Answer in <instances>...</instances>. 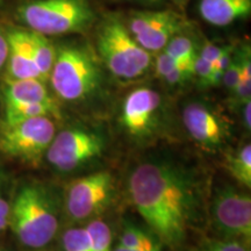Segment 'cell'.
<instances>
[{"instance_id":"cell-34","label":"cell","mask_w":251,"mask_h":251,"mask_svg":"<svg viewBox=\"0 0 251 251\" xmlns=\"http://www.w3.org/2000/svg\"><path fill=\"white\" fill-rule=\"evenodd\" d=\"M0 251H2V250H1V249H0Z\"/></svg>"},{"instance_id":"cell-20","label":"cell","mask_w":251,"mask_h":251,"mask_svg":"<svg viewBox=\"0 0 251 251\" xmlns=\"http://www.w3.org/2000/svg\"><path fill=\"white\" fill-rule=\"evenodd\" d=\"M164 51L180 62H194L198 55L193 41L190 37L178 35V34L169 41Z\"/></svg>"},{"instance_id":"cell-18","label":"cell","mask_w":251,"mask_h":251,"mask_svg":"<svg viewBox=\"0 0 251 251\" xmlns=\"http://www.w3.org/2000/svg\"><path fill=\"white\" fill-rule=\"evenodd\" d=\"M119 244L131 251H162L161 243L152 235L133 225L125 226Z\"/></svg>"},{"instance_id":"cell-25","label":"cell","mask_w":251,"mask_h":251,"mask_svg":"<svg viewBox=\"0 0 251 251\" xmlns=\"http://www.w3.org/2000/svg\"><path fill=\"white\" fill-rule=\"evenodd\" d=\"M212 74L213 65L198 54L193 65V76H197L200 84L207 87L212 86Z\"/></svg>"},{"instance_id":"cell-33","label":"cell","mask_w":251,"mask_h":251,"mask_svg":"<svg viewBox=\"0 0 251 251\" xmlns=\"http://www.w3.org/2000/svg\"><path fill=\"white\" fill-rule=\"evenodd\" d=\"M151 1H157V0H151Z\"/></svg>"},{"instance_id":"cell-3","label":"cell","mask_w":251,"mask_h":251,"mask_svg":"<svg viewBox=\"0 0 251 251\" xmlns=\"http://www.w3.org/2000/svg\"><path fill=\"white\" fill-rule=\"evenodd\" d=\"M99 56L112 75L120 79H136L151 64V54L141 47L126 25L119 19H108L97 34Z\"/></svg>"},{"instance_id":"cell-2","label":"cell","mask_w":251,"mask_h":251,"mask_svg":"<svg viewBox=\"0 0 251 251\" xmlns=\"http://www.w3.org/2000/svg\"><path fill=\"white\" fill-rule=\"evenodd\" d=\"M8 224L19 242L31 249H41L57 234L58 218L54 200L42 186L21 187L9 207Z\"/></svg>"},{"instance_id":"cell-29","label":"cell","mask_w":251,"mask_h":251,"mask_svg":"<svg viewBox=\"0 0 251 251\" xmlns=\"http://www.w3.org/2000/svg\"><path fill=\"white\" fill-rule=\"evenodd\" d=\"M9 220V205L0 193V231L6 228Z\"/></svg>"},{"instance_id":"cell-16","label":"cell","mask_w":251,"mask_h":251,"mask_svg":"<svg viewBox=\"0 0 251 251\" xmlns=\"http://www.w3.org/2000/svg\"><path fill=\"white\" fill-rule=\"evenodd\" d=\"M177 17H179V14L171 11L136 12L130 17L127 28L131 35L137 37L157 29L162 25L170 23Z\"/></svg>"},{"instance_id":"cell-28","label":"cell","mask_w":251,"mask_h":251,"mask_svg":"<svg viewBox=\"0 0 251 251\" xmlns=\"http://www.w3.org/2000/svg\"><path fill=\"white\" fill-rule=\"evenodd\" d=\"M225 47H218L215 45H213L211 42H206V45L202 47L201 51L198 52L203 59H206L207 62H209L214 67V64L218 61L220 56H221L222 51H224Z\"/></svg>"},{"instance_id":"cell-22","label":"cell","mask_w":251,"mask_h":251,"mask_svg":"<svg viewBox=\"0 0 251 251\" xmlns=\"http://www.w3.org/2000/svg\"><path fill=\"white\" fill-rule=\"evenodd\" d=\"M64 251H93L86 228L68 229L63 235Z\"/></svg>"},{"instance_id":"cell-13","label":"cell","mask_w":251,"mask_h":251,"mask_svg":"<svg viewBox=\"0 0 251 251\" xmlns=\"http://www.w3.org/2000/svg\"><path fill=\"white\" fill-rule=\"evenodd\" d=\"M199 13L206 23L225 27L251 13V0H201Z\"/></svg>"},{"instance_id":"cell-21","label":"cell","mask_w":251,"mask_h":251,"mask_svg":"<svg viewBox=\"0 0 251 251\" xmlns=\"http://www.w3.org/2000/svg\"><path fill=\"white\" fill-rule=\"evenodd\" d=\"M85 228L93 251H112V231L105 221L94 219Z\"/></svg>"},{"instance_id":"cell-8","label":"cell","mask_w":251,"mask_h":251,"mask_svg":"<svg viewBox=\"0 0 251 251\" xmlns=\"http://www.w3.org/2000/svg\"><path fill=\"white\" fill-rule=\"evenodd\" d=\"M212 219L226 240L247 241L251 237V198L242 190L219 187L212 201Z\"/></svg>"},{"instance_id":"cell-26","label":"cell","mask_w":251,"mask_h":251,"mask_svg":"<svg viewBox=\"0 0 251 251\" xmlns=\"http://www.w3.org/2000/svg\"><path fill=\"white\" fill-rule=\"evenodd\" d=\"M179 61L171 57L170 55L166 54L164 50H162L161 52H158V55L156 57V74L161 78L165 77L169 72H171L174 69L177 68L179 65Z\"/></svg>"},{"instance_id":"cell-9","label":"cell","mask_w":251,"mask_h":251,"mask_svg":"<svg viewBox=\"0 0 251 251\" xmlns=\"http://www.w3.org/2000/svg\"><path fill=\"white\" fill-rule=\"evenodd\" d=\"M113 197V178L107 171H99L78 178L68 186L65 208L75 221H81L101 213Z\"/></svg>"},{"instance_id":"cell-5","label":"cell","mask_w":251,"mask_h":251,"mask_svg":"<svg viewBox=\"0 0 251 251\" xmlns=\"http://www.w3.org/2000/svg\"><path fill=\"white\" fill-rule=\"evenodd\" d=\"M19 15L31 30L43 35L81 31L94 20L86 0H36L21 6Z\"/></svg>"},{"instance_id":"cell-17","label":"cell","mask_w":251,"mask_h":251,"mask_svg":"<svg viewBox=\"0 0 251 251\" xmlns=\"http://www.w3.org/2000/svg\"><path fill=\"white\" fill-rule=\"evenodd\" d=\"M58 107L54 103H26V105L6 106V126H13L29 119L57 115Z\"/></svg>"},{"instance_id":"cell-19","label":"cell","mask_w":251,"mask_h":251,"mask_svg":"<svg viewBox=\"0 0 251 251\" xmlns=\"http://www.w3.org/2000/svg\"><path fill=\"white\" fill-rule=\"evenodd\" d=\"M227 168L238 183L251 187V146L244 144L236 152L228 157Z\"/></svg>"},{"instance_id":"cell-27","label":"cell","mask_w":251,"mask_h":251,"mask_svg":"<svg viewBox=\"0 0 251 251\" xmlns=\"http://www.w3.org/2000/svg\"><path fill=\"white\" fill-rule=\"evenodd\" d=\"M234 101L238 105H244L251 101V77H241L240 83L233 92Z\"/></svg>"},{"instance_id":"cell-6","label":"cell","mask_w":251,"mask_h":251,"mask_svg":"<svg viewBox=\"0 0 251 251\" xmlns=\"http://www.w3.org/2000/svg\"><path fill=\"white\" fill-rule=\"evenodd\" d=\"M56 134L54 121L41 117L6 126L0 136V149L8 156L36 164L46 155Z\"/></svg>"},{"instance_id":"cell-23","label":"cell","mask_w":251,"mask_h":251,"mask_svg":"<svg viewBox=\"0 0 251 251\" xmlns=\"http://www.w3.org/2000/svg\"><path fill=\"white\" fill-rule=\"evenodd\" d=\"M193 251H248L241 241L209 240L198 246Z\"/></svg>"},{"instance_id":"cell-4","label":"cell","mask_w":251,"mask_h":251,"mask_svg":"<svg viewBox=\"0 0 251 251\" xmlns=\"http://www.w3.org/2000/svg\"><path fill=\"white\" fill-rule=\"evenodd\" d=\"M100 76L96 59L89 50L64 47L56 51L49 80L59 98L79 101L97 90Z\"/></svg>"},{"instance_id":"cell-7","label":"cell","mask_w":251,"mask_h":251,"mask_svg":"<svg viewBox=\"0 0 251 251\" xmlns=\"http://www.w3.org/2000/svg\"><path fill=\"white\" fill-rule=\"evenodd\" d=\"M105 142L101 135L83 128H68L55 134L46 157L56 170L70 172L101 155Z\"/></svg>"},{"instance_id":"cell-24","label":"cell","mask_w":251,"mask_h":251,"mask_svg":"<svg viewBox=\"0 0 251 251\" xmlns=\"http://www.w3.org/2000/svg\"><path fill=\"white\" fill-rule=\"evenodd\" d=\"M241 78V62H240V56L235 55L231 61L230 65H229L227 70L225 71L224 76H222L221 84H224V86L228 90V92L233 93L234 90L236 89V86L240 83Z\"/></svg>"},{"instance_id":"cell-11","label":"cell","mask_w":251,"mask_h":251,"mask_svg":"<svg viewBox=\"0 0 251 251\" xmlns=\"http://www.w3.org/2000/svg\"><path fill=\"white\" fill-rule=\"evenodd\" d=\"M183 122L191 137L203 147H216L224 142V122L208 107L199 102L188 103L183 112Z\"/></svg>"},{"instance_id":"cell-14","label":"cell","mask_w":251,"mask_h":251,"mask_svg":"<svg viewBox=\"0 0 251 251\" xmlns=\"http://www.w3.org/2000/svg\"><path fill=\"white\" fill-rule=\"evenodd\" d=\"M5 105L26 103H54L43 81L39 79H9L5 89Z\"/></svg>"},{"instance_id":"cell-1","label":"cell","mask_w":251,"mask_h":251,"mask_svg":"<svg viewBox=\"0 0 251 251\" xmlns=\"http://www.w3.org/2000/svg\"><path fill=\"white\" fill-rule=\"evenodd\" d=\"M129 196L159 242L178 247L198 214V193L191 176L168 162H144L130 174Z\"/></svg>"},{"instance_id":"cell-15","label":"cell","mask_w":251,"mask_h":251,"mask_svg":"<svg viewBox=\"0 0 251 251\" xmlns=\"http://www.w3.org/2000/svg\"><path fill=\"white\" fill-rule=\"evenodd\" d=\"M27 36L31 52H33L34 61H35L37 70L40 72L41 79L43 83H46L49 79L50 72H51L52 65H54L56 51L51 42L43 34L30 30L27 31Z\"/></svg>"},{"instance_id":"cell-31","label":"cell","mask_w":251,"mask_h":251,"mask_svg":"<svg viewBox=\"0 0 251 251\" xmlns=\"http://www.w3.org/2000/svg\"><path fill=\"white\" fill-rule=\"evenodd\" d=\"M242 108V120L244 128L249 131L251 128V101H248L244 103Z\"/></svg>"},{"instance_id":"cell-10","label":"cell","mask_w":251,"mask_h":251,"mask_svg":"<svg viewBox=\"0 0 251 251\" xmlns=\"http://www.w3.org/2000/svg\"><path fill=\"white\" fill-rule=\"evenodd\" d=\"M161 107V97L155 90L140 87L126 97L121 109V124L130 135L143 137L153 130Z\"/></svg>"},{"instance_id":"cell-12","label":"cell","mask_w":251,"mask_h":251,"mask_svg":"<svg viewBox=\"0 0 251 251\" xmlns=\"http://www.w3.org/2000/svg\"><path fill=\"white\" fill-rule=\"evenodd\" d=\"M7 42L9 79H39L42 81L34 61L27 31H9Z\"/></svg>"},{"instance_id":"cell-30","label":"cell","mask_w":251,"mask_h":251,"mask_svg":"<svg viewBox=\"0 0 251 251\" xmlns=\"http://www.w3.org/2000/svg\"><path fill=\"white\" fill-rule=\"evenodd\" d=\"M8 57V42L7 37L0 33V68L5 64Z\"/></svg>"},{"instance_id":"cell-32","label":"cell","mask_w":251,"mask_h":251,"mask_svg":"<svg viewBox=\"0 0 251 251\" xmlns=\"http://www.w3.org/2000/svg\"><path fill=\"white\" fill-rule=\"evenodd\" d=\"M112 251H131V250H129V249H126L125 247H122L121 244H119L118 247H115L114 249H113Z\"/></svg>"}]
</instances>
